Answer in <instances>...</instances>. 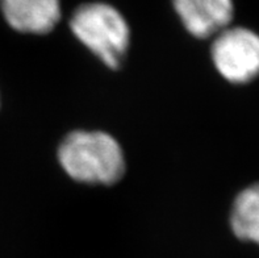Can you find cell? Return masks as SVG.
<instances>
[{
  "label": "cell",
  "instance_id": "5b68a950",
  "mask_svg": "<svg viewBox=\"0 0 259 258\" xmlns=\"http://www.w3.org/2000/svg\"><path fill=\"white\" fill-rule=\"evenodd\" d=\"M2 11L13 29L30 34H45L61 19L59 0H2Z\"/></svg>",
  "mask_w": 259,
  "mask_h": 258
},
{
  "label": "cell",
  "instance_id": "3957f363",
  "mask_svg": "<svg viewBox=\"0 0 259 258\" xmlns=\"http://www.w3.org/2000/svg\"><path fill=\"white\" fill-rule=\"evenodd\" d=\"M212 61L221 77L233 85H246L259 77V34L229 25L213 37Z\"/></svg>",
  "mask_w": 259,
  "mask_h": 258
},
{
  "label": "cell",
  "instance_id": "6da1fadb",
  "mask_svg": "<svg viewBox=\"0 0 259 258\" xmlns=\"http://www.w3.org/2000/svg\"><path fill=\"white\" fill-rule=\"evenodd\" d=\"M58 160L72 179L90 185H112L125 171L120 144L100 131H76L66 136L58 148Z\"/></svg>",
  "mask_w": 259,
  "mask_h": 258
},
{
  "label": "cell",
  "instance_id": "277c9868",
  "mask_svg": "<svg viewBox=\"0 0 259 258\" xmlns=\"http://www.w3.org/2000/svg\"><path fill=\"white\" fill-rule=\"evenodd\" d=\"M174 8L184 28L197 39H209L230 25L233 0H174Z\"/></svg>",
  "mask_w": 259,
  "mask_h": 258
},
{
  "label": "cell",
  "instance_id": "7a4b0ae2",
  "mask_svg": "<svg viewBox=\"0 0 259 258\" xmlns=\"http://www.w3.org/2000/svg\"><path fill=\"white\" fill-rule=\"evenodd\" d=\"M74 36L103 63L118 69L129 46V25L111 4L94 2L79 6L70 19Z\"/></svg>",
  "mask_w": 259,
  "mask_h": 258
},
{
  "label": "cell",
  "instance_id": "8992f818",
  "mask_svg": "<svg viewBox=\"0 0 259 258\" xmlns=\"http://www.w3.org/2000/svg\"><path fill=\"white\" fill-rule=\"evenodd\" d=\"M230 227L240 240L259 245V183L243 189L236 196Z\"/></svg>",
  "mask_w": 259,
  "mask_h": 258
}]
</instances>
